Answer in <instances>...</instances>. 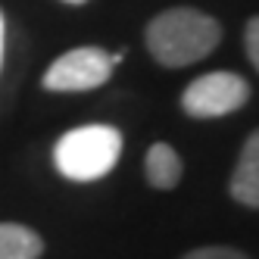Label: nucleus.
<instances>
[{
	"instance_id": "9b49d317",
	"label": "nucleus",
	"mask_w": 259,
	"mask_h": 259,
	"mask_svg": "<svg viewBox=\"0 0 259 259\" xmlns=\"http://www.w3.org/2000/svg\"><path fill=\"white\" fill-rule=\"evenodd\" d=\"M63 4H72V7H81V4H88V0H63Z\"/></svg>"
},
{
	"instance_id": "423d86ee",
	"label": "nucleus",
	"mask_w": 259,
	"mask_h": 259,
	"mask_svg": "<svg viewBox=\"0 0 259 259\" xmlns=\"http://www.w3.org/2000/svg\"><path fill=\"white\" fill-rule=\"evenodd\" d=\"M144 172H147V181H150L156 191H172L181 181V156L169 144H153L150 150H147Z\"/></svg>"
},
{
	"instance_id": "0eeeda50",
	"label": "nucleus",
	"mask_w": 259,
	"mask_h": 259,
	"mask_svg": "<svg viewBox=\"0 0 259 259\" xmlns=\"http://www.w3.org/2000/svg\"><path fill=\"white\" fill-rule=\"evenodd\" d=\"M44 253V240L16 222H0V259H38Z\"/></svg>"
},
{
	"instance_id": "20e7f679",
	"label": "nucleus",
	"mask_w": 259,
	"mask_h": 259,
	"mask_svg": "<svg viewBox=\"0 0 259 259\" xmlns=\"http://www.w3.org/2000/svg\"><path fill=\"white\" fill-rule=\"evenodd\" d=\"M113 75V57L100 47H75L44 72V88L60 94L94 91Z\"/></svg>"
},
{
	"instance_id": "9d476101",
	"label": "nucleus",
	"mask_w": 259,
	"mask_h": 259,
	"mask_svg": "<svg viewBox=\"0 0 259 259\" xmlns=\"http://www.w3.org/2000/svg\"><path fill=\"white\" fill-rule=\"evenodd\" d=\"M0 69H4V13H0Z\"/></svg>"
},
{
	"instance_id": "f257e3e1",
	"label": "nucleus",
	"mask_w": 259,
	"mask_h": 259,
	"mask_svg": "<svg viewBox=\"0 0 259 259\" xmlns=\"http://www.w3.org/2000/svg\"><path fill=\"white\" fill-rule=\"evenodd\" d=\"M222 25L194 7H172L147 25V50L159 66H191L219 47Z\"/></svg>"
},
{
	"instance_id": "7ed1b4c3",
	"label": "nucleus",
	"mask_w": 259,
	"mask_h": 259,
	"mask_svg": "<svg viewBox=\"0 0 259 259\" xmlns=\"http://www.w3.org/2000/svg\"><path fill=\"white\" fill-rule=\"evenodd\" d=\"M250 100L247 78L234 72H209V75L194 78L181 94V109L194 119H219L240 109Z\"/></svg>"
},
{
	"instance_id": "f03ea898",
	"label": "nucleus",
	"mask_w": 259,
	"mask_h": 259,
	"mask_svg": "<svg viewBox=\"0 0 259 259\" xmlns=\"http://www.w3.org/2000/svg\"><path fill=\"white\" fill-rule=\"evenodd\" d=\"M122 135L113 125H81L66 132L53 147V162L69 181H97L116 169Z\"/></svg>"
},
{
	"instance_id": "6e6552de",
	"label": "nucleus",
	"mask_w": 259,
	"mask_h": 259,
	"mask_svg": "<svg viewBox=\"0 0 259 259\" xmlns=\"http://www.w3.org/2000/svg\"><path fill=\"white\" fill-rule=\"evenodd\" d=\"M181 259H250V256L234 247H200V250L184 253Z\"/></svg>"
},
{
	"instance_id": "39448f33",
	"label": "nucleus",
	"mask_w": 259,
	"mask_h": 259,
	"mask_svg": "<svg viewBox=\"0 0 259 259\" xmlns=\"http://www.w3.org/2000/svg\"><path fill=\"white\" fill-rule=\"evenodd\" d=\"M228 188H231V197L240 206L259 209V128L240 147V156H237V165L231 172Z\"/></svg>"
},
{
	"instance_id": "1a4fd4ad",
	"label": "nucleus",
	"mask_w": 259,
	"mask_h": 259,
	"mask_svg": "<svg viewBox=\"0 0 259 259\" xmlns=\"http://www.w3.org/2000/svg\"><path fill=\"white\" fill-rule=\"evenodd\" d=\"M244 44H247V57L253 63V69L259 72V16L247 22V31H244Z\"/></svg>"
}]
</instances>
